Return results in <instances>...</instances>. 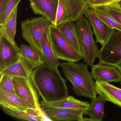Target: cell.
<instances>
[{
	"mask_svg": "<svg viewBox=\"0 0 121 121\" xmlns=\"http://www.w3.org/2000/svg\"><path fill=\"white\" fill-rule=\"evenodd\" d=\"M19 47L4 37L0 38V70L17 62L21 57Z\"/></svg>",
	"mask_w": 121,
	"mask_h": 121,
	"instance_id": "cell-10",
	"label": "cell"
},
{
	"mask_svg": "<svg viewBox=\"0 0 121 121\" xmlns=\"http://www.w3.org/2000/svg\"><path fill=\"white\" fill-rule=\"evenodd\" d=\"M41 56L44 63L53 68L58 69L60 63L54 54L48 34V29L44 33L41 43Z\"/></svg>",
	"mask_w": 121,
	"mask_h": 121,
	"instance_id": "cell-19",
	"label": "cell"
},
{
	"mask_svg": "<svg viewBox=\"0 0 121 121\" xmlns=\"http://www.w3.org/2000/svg\"><path fill=\"white\" fill-rule=\"evenodd\" d=\"M106 101L104 98L100 95L91 99L89 107L84 114L85 115H88L90 117H83L81 121H102L104 117V105Z\"/></svg>",
	"mask_w": 121,
	"mask_h": 121,
	"instance_id": "cell-17",
	"label": "cell"
},
{
	"mask_svg": "<svg viewBox=\"0 0 121 121\" xmlns=\"http://www.w3.org/2000/svg\"><path fill=\"white\" fill-rule=\"evenodd\" d=\"M0 105L2 107H11L18 109H34L29 103L17 95L0 89Z\"/></svg>",
	"mask_w": 121,
	"mask_h": 121,
	"instance_id": "cell-20",
	"label": "cell"
},
{
	"mask_svg": "<svg viewBox=\"0 0 121 121\" xmlns=\"http://www.w3.org/2000/svg\"><path fill=\"white\" fill-rule=\"evenodd\" d=\"M89 104L88 102L78 100L72 96L53 102H46L42 100L40 102V105L44 109L53 108L86 109L89 107Z\"/></svg>",
	"mask_w": 121,
	"mask_h": 121,
	"instance_id": "cell-16",
	"label": "cell"
},
{
	"mask_svg": "<svg viewBox=\"0 0 121 121\" xmlns=\"http://www.w3.org/2000/svg\"><path fill=\"white\" fill-rule=\"evenodd\" d=\"M104 6L111 16L121 25V9L117 4L116 1Z\"/></svg>",
	"mask_w": 121,
	"mask_h": 121,
	"instance_id": "cell-27",
	"label": "cell"
},
{
	"mask_svg": "<svg viewBox=\"0 0 121 121\" xmlns=\"http://www.w3.org/2000/svg\"><path fill=\"white\" fill-rule=\"evenodd\" d=\"M99 19L111 29H115L121 31V25L108 12L104 5L93 7Z\"/></svg>",
	"mask_w": 121,
	"mask_h": 121,
	"instance_id": "cell-24",
	"label": "cell"
},
{
	"mask_svg": "<svg viewBox=\"0 0 121 121\" xmlns=\"http://www.w3.org/2000/svg\"><path fill=\"white\" fill-rule=\"evenodd\" d=\"M17 7L3 29L0 31V38L4 37L14 45L17 44L14 39L17 30Z\"/></svg>",
	"mask_w": 121,
	"mask_h": 121,
	"instance_id": "cell-22",
	"label": "cell"
},
{
	"mask_svg": "<svg viewBox=\"0 0 121 121\" xmlns=\"http://www.w3.org/2000/svg\"><path fill=\"white\" fill-rule=\"evenodd\" d=\"M83 61L92 67L95 60L98 58V46L93 38L92 26L87 18L82 15L75 23Z\"/></svg>",
	"mask_w": 121,
	"mask_h": 121,
	"instance_id": "cell-3",
	"label": "cell"
},
{
	"mask_svg": "<svg viewBox=\"0 0 121 121\" xmlns=\"http://www.w3.org/2000/svg\"><path fill=\"white\" fill-rule=\"evenodd\" d=\"M48 34L56 57L68 62H78L82 57L66 41L56 26L50 24Z\"/></svg>",
	"mask_w": 121,
	"mask_h": 121,
	"instance_id": "cell-5",
	"label": "cell"
},
{
	"mask_svg": "<svg viewBox=\"0 0 121 121\" xmlns=\"http://www.w3.org/2000/svg\"><path fill=\"white\" fill-rule=\"evenodd\" d=\"M12 78V76L8 75H1L0 89L16 95L13 83Z\"/></svg>",
	"mask_w": 121,
	"mask_h": 121,
	"instance_id": "cell-26",
	"label": "cell"
},
{
	"mask_svg": "<svg viewBox=\"0 0 121 121\" xmlns=\"http://www.w3.org/2000/svg\"><path fill=\"white\" fill-rule=\"evenodd\" d=\"M7 0H0V24L3 21Z\"/></svg>",
	"mask_w": 121,
	"mask_h": 121,
	"instance_id": "cell-29",
	"label": "cell"
},
{
	"mask_svg": "<svg viewBox=\"0 0 121 121\" xmlns=\"http://www.w3.org/2000/svg\"><path fill=\"white\" fill-rule=\"evenodd\" d=\"M34 69L31 63L21 56L15 63L0 70V75L4 74L12 77L31 78Z\"/></svg>",
	"mask_w": 121,
	"mask_h": 121,
	"instance_id": "cell-14",
	"label": "cell"
},
{
	"mask_svg": "<svg viewBox=\"0 0 121 121\" xmlns=\"http://www.w3.org/2000/svg\"><path fill=\"white\" fill-rule=\"evenodd\" d=\"M12 81L17 95L29 103L34 109L38 110L41 107L37 90L31 78L13 77Z\"/></svg>",
	"mask_w": 121,
	"mask_h": 121,
	"instance_id": "cell-8",
	"label": "cell"
},
{
	"mask_svg": "<svg viewBox=\"0 0 121 121\" xmlns=\"http://www.w3.org/2000/svg\"><path fill=\"white\" fill-rule=\"evenodd\" d=\"M89 8L104 5L117 0H86Z\"/></svg>",
	"mask_w": 121,
	"mask_h": 121,
	"instance_id": "cell-28",
	"label": "cell"
},
{
	"mask_svg": "<svg viewBox=\"0 0 121 121\" xmlns=\"http://www.w3.org/2000/svg\"><path fill=\"white\" fill-rule=\"evenodd\" d=\"M22 0H7L3 21L0 24V31L3 29L10 16Z\"/></svg>",
	"mask_w": 121,
	"mask_h": 121,
	"instance_id": "cell-25",
	"label": "cell"
},
{
	"mask_svg": "<svg viewBox=\"0 0 121 121\" xmlns=\"http://www.w3.org/2000/svg\"><path fill=\"white\" fill-rule=\"evenodd\" d=\"M86 110L53 108L45 109L52 121H81Z\"/></svg>",
	"mask_w": 121,
	"mask_h": 121,
	"instance_id": "cell-13",
	"label": "cell"
},
{
	"mask_svg": "<svg viewBox=\"0 0 121 121\" xmlns=\"http://www.w3.org/2000/svg\"><path fill=\"white\" fill-rule=\"evenodd\" d=\"M97 94L121 108V89L109 83L95 81Z\"/></svg>",
	"mask_w": 121,
	"mask_h": 121,
	"instance_id": "cell-15",
	"label": "cell"
},
{
	"mask_svg": "<svg viewBox=\"0 0 121 121\" xmlns=\"http://www.w3.org/2000/svg\"><path fill=\"white\" fill-rule=\"evenodd\" d=\"M90 8L86 0H58L56 26L67 22H75L85 15Z\"/></svg>",
	"mask_w": 121,
	"mask_h": 121,
	"instance_id": "cell-6",
	"label": "cell"
},
{
	"mask_svg": "<svg viewBox=\"0 0 121 121\" xmlns=\"http://www.w3.org/2000/svg\"><path fill=\"white\" fill-rule=\"evenodd\" d=\"M91 73L94 80L97 82H121V73L115 66L99 62L92 66Z\"/></svg>",
	"mask_w": 121,
	"mask_h": 121,
	"instance_id": "cell-9",
	"label": "cell"
},
{
	"mask_svg": "<svg viewBox=\"0 0 121 121\" xmlns=\"http://www.w3.org/2000/svg\"><path fill=\"white\" fill-rule=\"evenodd\" d=\"M30 7L35 14L47 18L56 26L58 0H29Z\"/></svg>",
	"mask_w": 121,
	"mask_h": 121,
	"instance_id": "cell-11",
	"label": "cell"
},
{
	"mask_svg": "<svg viewBox=\"0 0 121 121\" xmlns=\"http://www.w3.org/2000/svg\"><path fill=\"white\" fill-rule=\"evenodd\" d=\"M116 66H117V67L118 68V69H119V70L120 71V73H121V63L117 65H116Z\"/></svg>",
	"mask_w": 121,
	"mask_h": 121,
	"instance_id": "cell-31",
	"label": "cell"
},
{
	"mask_svg": "<svg viewBox=\"0 0 121 121\" xmlns=\"http://www.w3.org/2000/svg\"><path fill=\"white\" fill-rule=\"evenodd\" d=\"M62 72L72 84L74 93L78 96L92 99L96 97L95 82L85 63L63 62L60 64Z\"/></svg>",
	"mask_w": 121,
	"mask_h": 121,
	"instance_id": "cell-2",
	"label": "cell"
},
{
	"mask_svg": "<svg viewBox=\"0 0 121 121\" xmlns=\"http://www.w3.org/2000/svg\"><path fill=\"white\" fill-rule=\"evenodd\" d=\"M2 107L5 114L20 119L31 121H41L39 111L36 109H18L11 107Z\"/></svg>",
	"mask_w": 121,
	"mask_h": 121,
	"instance_id": "cell-21",
	"label": "cell"
},
{
	"mask_svg": "<svg viewBox=\"0 0 121 121\" xmlns=\"http://www.w3.org/2000/svg\"><path fill=\"white\" fill-rule=\"evenodd\" d=\"M19 49L21 56L31 63L34 68L44 63L41 54L32 47L22 44Z\"/></svg>",
	"mask_w": 121,
	"mask_h": 121,
	"instance_id": "cell-23",
	"label": "cell"
},
{
	"mask_svg": "<svg viewBox=\"0 0 121 121\" xmlns=\"http://www.w3.org/2000/svg\"><path fill=\"white\" fill-rule=\"evenodd\" d=\"M50 24V21L43 16L28 18L21 22L22 37L41 55L42 40Z\"/></svg>",
	"mask_w": 121,
	"mask_h": 121,
	"instance_id": "cell-4",
	"label": "cell"
},
{
	"mask_svg": "<svg viewBox=\"0 0 121 121\" xmlns=\"http://www.w3.org/2000/svg\"><path fill=\"white\" fill-rule=\"evenodd\" d=\"M99 62L115 66L121 63V31L111 30L108 40L99 51Z\"/></svg>",
	"mask_w": 121,
	"mask_h": 121,
	"instance_id": "cell-7",
	"label": "cell"
},
{
	"mask_svg": "<svg viewBox=\"0 0 121 121\" xmlns=\"http://www.w3.org/2000/svg\"><path fill=\"white\" fill-rule=\"evenodd\" d=\"M90 22L95 36V42L104 45L110 35L111 29L106 25L97 15L93 8H89L85 15Z\"/></svg>",
	"mask_w": 121,
	"mask_h": 121,
	"instance_id": "cell-12",
	"label": "cell"
},
{
	"mask_svg": "<svg viewBox=\"0 0 121 121\" xmlns=\"http://www.w3.org/2000/svg\"><path fill=\"white\" fill-rule=\"evenodd\" d=\"M117 4L121 9V0H117L116 1Z\"/></svg>",
	"mask_w": 121,
	"mask_h": 121,
	"instance_id": "cell-30",
	"label": "cell"
},
{
	"mask_svg": "<svg viewBox=\"0 0 121 121\" xmlns=\"http://www.w3.org/2000/svg\"><path fill=\"white\" fill-rule=\"evenodd\" d=\"M57 27L66 41L82 56L78 32L74 22H66L58 25Z\"/></svg>",
	"mask_w": 121,
	"mask_h": 121,
	"instance_id": "cell-18",
	"label": "cell"
},
{
	"mask_svg": "<svg viewBox=\"0 0 121 121\" xmlns=\"http://www.w3.org/2000/svg\"><path fill=\"white\" fill-rule=\"evenodd\" d=\"M31 78L39 95L44 102L57 101L69 96L66 80L58 69L44 63L34 69Z\"/></svg>",
	"mask_w": 121,
	"mask_h": 121,
	"instance_id": "cell-1",
	"label": "cell"
}]
</instances>
